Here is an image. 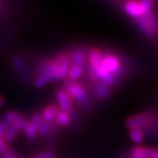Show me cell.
<instances>
[{
	"mask_svg": "<svg viewBox=\"0 0 158 158\" xmlns=\"http://www.w3.org/2000/svg\"><path fill=\"white\" fill-rule=\"evenodd\" d=\"M135 22L147 36L153 37L158 32V18L154 15L152 9L148 10L142 17L135 19Z\"/></svg>",
	"mask_w": 158,
	"mask_h": 158,
	"instance_id": "obj_1",
	"label": "cell"
},
{
	"mask_svg": "<svg viewBox=\"0 0 158 158\" xmlns=\"http://www.w3.org/2000/svg\"><path fill=\"white\" fill-rule=\"evenodd\" d=\"M56 72V62L51 61L43 70V72L37 76L35 81V86L38 89H41L46 86L49 82L54 81V75Z\"/></svg>",
	"mask_w": 158,
	"mask_h": 158,
	"instance_id": "obj_2",
	"label": "cell"
},
{
	"mask_svg": "<svg viewBox=\"0 0 158 158\" xmlns=\"http://www.w3.org/2000/svg\"><path fill=\"white\" fill-rule=\"evenodd\" d=\"M71 98H73L78 104L82 106H86L89 102L88 94L85 91V89L78 83H70L67 85L66 91Z\"/></svg>",
	"mask_w": 158,
	"mask_h": 158,
	"instance_id": "obj_3",
	"label": "cell"
},
{
	"mask_svg": "<svg viewBox=\"0 0 158 158\" xmlns=\"http://www.w3.org/2000/svg\"><path fill=\"white\" fill-rule=\"evenodd\" d=\"M152 9H148L144 4L143 1H127L124 4V10L131 17L137 19L146 15V13Z\"/></svg>",
	"mask_w": 158,
	"mask_h": 158,
	"instance_id": "obj_4",
	"label": "cell"
},
{
	"mask_svg": "<svg viewBox=\"0 0 158 158\" xmlns=\"http://www.w3.org/2000/svg\"><path fill=\"white\" fill-rule=\"evenodd\" d=\"M56 62V72L54 75V81H58L64 79L71 69V61L70 58L65 54L58 55L56 59L54 60Z\"/></svg>",
	"mask_w": 158,
	"mask_h": 158,
	"instance_id": "obj_5",
	"label": "cell"
},
{
	"mask_svg": "<svg viewBox=\"0 0 158 158\" xmlns=\"http://www.w3.org/2000/svg\"><path fill=\"white\" fill-rule=\"evenodd\" d=\"M153 121V117L150 114H137L133 115L126 120V126L130 130L131 129H136V128H141L144 126H147L148 124L152 123Z\"/></svg>",
	"mask_w": 158,
	"mask_h": 158,
	"instance_id": "obj_6",
	"label": "cell"
},
{
	"mask_svg": "<svg viewBox=\"0 0 158 158\" xmlns=\"http://www.w3.org/2000/svg\"><path fill=\"white\" fill-rule=\"evenodd\" d=\"M103 66L105 69L112 75L116 76V74L120 72V61L117 56L114 54H105L103 55V60H102Z\"/></svg>",
	"mask_w": 158,
	"mask_h": 158,
	"instance_id": "obj_7",
	"label": "cell"
},
{
	"mask_svg": "<svg viewBox=\"0 0 158 158\" xmlns=\"http://www.w3.org/2000/svg\"><path fill=\"white\" fill-rule=\"evenodd\" d=\"M42 121H43L42 115L39 114H36L31 117V119L28 123V127L25 131L26 137L28 139H35V136L38 133L39 125Z\"/></svg>",
	"mask_w": 158,
	"mask_h": 158,
	"instance_id": "obj_8",
	"label": "cell"
},
{
	"mask_svg": "<svg viewBox=\"0 0 158 158\" xmlns=\"http://www.w3.org/2000/svg\"><path fill=\"white\" fill-rule=\"evenodd\" d=\"M56 100H57L58 106L61 109V110L68 112V114L73 111V103L71 97L66 92L64 91L57 92V94H56Z\"/></svg>",
	"mask_w": 158,
	"mask_h": 158,
	"instance_id": "obj_9",
	"label": "cell"
},
{
	"mask_svg": "<svg viewBox=\"0 0 158 158\" xmlns=\"http://www.w3.org/2000/svg\"><path fill=\"white\" fill-rule=\"evenodd\" d=\"M103 54L98 49L93 48L89 51V63L92 71H95L102 65Z\"/></svg>",
	"mask_w": 158,
	"mask_h": 158,
	"instance_id": "obj_10",
	"label": "cell"
},
{
	"mask_svg": "<svg viewBox=\"0 0 158 158\" xmlns=\"http://www.w3.org/2000/svg\"><path fill=\"white\" fill-rule=\"evenodd\" d=\"M157 149L147 147H135L131 151L132 158H153Z\"/></svg>",
	"mask_w": 158,
	"mask_h": 158,
	"instance_id": "obj_11",
	"label": "cell"
},
{
	"mask_svg": "<svg viewBox=\"0 0 158 158\" xmlns=\"http://www.w3.org/2000/svg\"><path fill=\"white\" fill-rule=\"evenodd\" d=\"M58 112H59V110L55 105L47 106L46 108L44 109L42 114H41L42 119H43V121L51 124L55 120L56 116H57V114H58Z\"/></svg>",
	"mask_w": 158,
	"mask_h": 158,
	"instance_id": "obj_12",
	"label": "cell"
},
{
	"mask_svg": "<svg viewBox=\"0 0 158 158\" xmlns=\"http://www.w3.org/2000/svg\"><path fill=\"white\" fill-rule=\"evenodd\" d=\"M87 61V55L82 50H77L73 52L71 56V62L76 66H83Z\"/></svg>",
	"mask_w": 158,
	"mask_h": 158,
	"instance_id": "obj_13",
	"label": "cell"
},
{
	"mask_svg": "<svg viewBox=\"0 0 158 158\" xmlns=\"http://www.w3.org/2000/svg\"><path fill=\"white\" fill-rule=\"evenodd\" d=\"M19 131H20V130H19V128L16 125H14V124H13V125H10L8 128V130H7L5 135H4V138H3L4 141L6 143L13 142L16 138V136H17V134H18Z\"/></svg>",
	"mask_w": 158,
	"mask_h": 158,
	"instance_id": "obj_14",
	"label": "cell"
},
{
	"mask_svg": "<svg viewBox=\"0 0 158 158\" xmlns=\"http://www.w3.org/2000/svg\"><path fill=\"white\" fill-rule=\"evenodd\" d=\"M84 73V67L83 66H76L73 65L71 67V69L69 71V73H68V77L71 81H74L77 80L78 78H80L81 75Z\"/></svg>",
	"mask_w": 158,
	"mask_h": 158,
	"instance_id": "obj_15",
	"label": "cell"
},
{
	"mask_svg": "<svg viewBox=\"0 0 158 158\" xmlns=\"http://www.w3.org/2000/svg\"><path fill=\"white\" fill-rule=\"evenodd\" d=\"M130 137L135 144H141L144 140V133L141 128L130 130Z\"/></svg>",
	"mask_w": 158,
	"mask_h": 158,
	"instance_id": "obj_16",
	"label": "cell"
},
{
	"mask_svg": "<svg viewBox=\"0 0 158 158\" xmlns=\"http://www.w3.org/2000/svg\"><path fill=\"white\" fill-rule=\"evenodd\" d=\"M95 95L99 98V99H105L109 96L110 94V88L106 85H104L103 83H98L95 86Z\"/></svg>",
	"mask_w": 158,
	"mask_h": 158,
	"instance_id": "obj_17",
	"label": "cell"
},
{
	"mask_svg": "<svg viewBox=\"0 0 158 158\" xmlns=\"http://www.w3.org/2000/svg\"><path fill=\"white\" fill-rule=\"evenodd\" d=\"M55 122L57 123V125L61 126V127H66L71 123V117H70V114L68 112H65L63 110H59L57 116L55 118Z\"/></svg>",
	"mask_w": 158,
	"mask_h": 158,
	"instance_id": "obj_18",
	"label": "cell"
},
{
	"mask_svg": "<svg viewBox=\"0 0 158 158\" xmlns=\"http://www.w3.org/2000/svg\"><path fill=\"white\" fill-rule=\"evenodd\" d=\"M50 132H51L50 124L45 121H42L39 125V128H38V133L41 134L42 136H47V135L50 134Z\"/></svg>",
	"mask_w": 158,
	"mask_h": 158,
	"instance_id": "obj_19",
	"label": "cell"
},
{
	"mask_svg": "<svg viewBox=\"0 0 158 158\" xmlns=\"http://www.w3.org/2000/svg\"><path fill=\"white\" fill-rule=\"evenodd\" d=\"M13 65H14V68L18 73H20V72H22L24 70L23 69V68H24L23 61H22V59L20 57H18V56H15V57L13 59Z\"/></svg>",
	"mask_w": 158,
	"mask_h": 158,
	"instance_id": "obj_20",
	"label": "cell"
},
{
	"mask_svg": "<svg viewBox=\"0 0 158 158\" xmlns=\"http://www.w3.org/2000/svg\"><path fill=\"white\" fill-rule=\"evenodd\" d=\"M55 154L52 151H46V152H43L41 153H38L36 155H35L31 158H54Z\"/></svg>",
	"mask_w": 158,
	"mask_h": 158,
	"instance_id": "obj_21",
	"label": "cell"
},
{
	"mask_svg": "<svg viewBox=\"0 0 158 158\" xmlns=\"http://www.w3.org/2000/svg\"><path fill=\"white\" fill-rule=\"evenodd\" d=\"M9 127L10 126L8 125V124L5 121H3V120L0 121V138L4 137V135H5V133H6V131H7Z\"/></svg>",
	"mask_w": 158,
	"mask_h": 158,
	"instance_id": "obj_22",
	"label": "cell"
},
{
	"mask_svg": "<svg viewBox=\"0 0 158 158\" xmlns=\"http://www.w3.org/2000/svg\"><path fill=\"white\" fill-rule=\"evenodd\" d=\"M2 158H16L15 152L13 149H7L2 154Z\"/></svg>",
	"mask_w": 158,
	"mask_h": 158,
	"instance_id": "obj_23",
	"label": "cell"
},
{
	"mask_svg": "<svg viewBox=\"0 0 158 158\" xmlns=\"http://www.w3.org/2000/svg\"><path fill=\"white\" fill-rule=\"evenodd\" d=\"M6 142L4 141L3 138H0V154H3L5 152V151L7 150V146H6Z\"/></svg>",
	"mask_w": 158,
	"mask_h": 158,
	"instance_id": "obj_24",
	"label": "cell"
},
{
	"mask_svg": "<svg viewBox=\"0 0 158 158\" xmlns=\"http://www.w3.org/2000/svg\"><path fill=\"white\" fill-rule=\"evenodd\" d=\"M4 104V98L2 96H0V108H1Z\"/></svg>",
	"mask_w": 158,
	"mask_h": 158,
	"instance_id": "obj_25",
	"label": "cell"
},
{
	"mask_svg": "<svg viewBox=\"0 0 158 158\" xmlns=\"http://www.w3.org/2000/svg\"><path fill=\"white\" fill-rule=\"evenodd\" d=\"M153 158H158V149L156 150V152H155V154H154Z\"/></svg>",
	"mask_w": 158,
	"mask_h": 158,
	"instance_id": "obj_26",
	"label": "cell"
}]
</instances>
